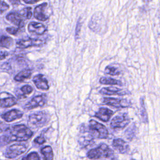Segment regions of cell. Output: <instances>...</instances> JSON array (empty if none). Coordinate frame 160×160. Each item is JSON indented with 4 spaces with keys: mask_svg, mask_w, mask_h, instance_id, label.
Masks as SVG:
<instances>
[{
    "mask_svg": "<svg viewBox=\"0 0 160 160\" xmlns=\"http://www.w3.org/2000/svg\"><path fill=\"white\" fill-rule=\"evenodd\" d=\"M32 134V131L24 124L8 127L3 135L0 137V145H6L14 141H26L29 139Z\"/></svg>",
    "mask_w": 160,
    "mask_h": 160,
    "instance_id": "obj_1",
    "label": "cell"
},
{
    "mask_svg": "<svg viewBox=\"0 0 160 160\" xmlns=\"http://www.w3.org/2000/svg\"><path fill=\"white\" fill-rule=\"evenodd\" d=\"M49 119V114L44 111H38L30 114L28 124L32 128H39L46 124Z\"/></svg>",
    "mask_w": 160,
    "mask_h": 160,
    "instance_id": "obj_2",
    "label": "cell"
},
{
    "mask_svg": "<svg viewBox=\"0 0 160 160\" xmlns=\"http://www.w3.org/2000/svg\"><path fill=\"white\" fill-rule=\"evenodd\" d=\"M114 154V151L104 143L100 144L99 146L88 151L87 157L89 159H99L102 158H109Z\"/></svg>",
    "mask_w": 160,
    "mask_h": 160,
    "instance_id": "obj_3",
    "label": "cell"
},
{
    "mask_svg": "<svg viewBox=\"0 0 160 160\" xmlns=\"http://www.w3.org/2000/svg\"><path fill=\"white\" fill-rule=\"evenodd\" d=\"M29 147L28 142H18L8 146L4 153V156L8 159L15 158L24 153Z\"/></svg>",
    "mask_w": 160,
    "mask_h": 160,
    "instance_id": "obj_4",
    "label": "cell"
},
{
    "mask_svg": "<svg viewBox=\"0 0 160 160\" xmlns=\"http://www.w3.org/2000/svg\"><path fill=\"white\" fill-rule=\"evenodd\" d=\"M88 128L94 138L106 139L108 137L109 132L105 126L93 119L89 121Z\"/></svg>",
    "mask_w": 160,
    "mask_h": 160,
    "instance_id": "obj_5",
    "label": "cell"
},
{
    "mask_svg": "<svg viewBox=\"0 0 160 160\" xmlns=\"http://www.w3.org/2000/svg\"><path fill=\"white\" fill-rule=\"evenodd\" d=\"M46 43V39L44 38H27L19 39L16 41V46L17 48L25 49L30 47L41 46Z\"/></svg>",
    "mask_w": 160,
    "mask_h": 160,
    "instance_id": "obj_6",
    "label": "cell"
},
{
    "mask_svg": "<svg viewBox=\"0 0 160 160\" xmlns=\"http://www.w3.org/2000/svg\"><path fill=\"white\" fill-rule=\"evenodd\" d=\"M130 122V119L126 113L121 114L112 118L110 126L112 129H122Z\"/></svg>",
    "mask_w": 160,
    "mask_h": 160,
    "instance_id": "obj_7",
    "label": "cell"
},
{
    "mask_svg": "<svg viewBox=\"0 0 160 160\" xmlns=\"http://www.w3.org/2000/svg\"><path fill=\"white\" fill-rule=\"evenodd\" d=\"M94 138L89 128H86L84 124H82L79 134V142L81 146L82 147L87 146L93 141Z\"/></svg>",
    "mask_w": 160,
    "mask_h": 160,
    "instance_id": "obj_8",
    "label": "cell"
},
{
    "mask_svg": "<svg viewBox=\"0 0 160 160\" xmlns=\"http://www.w3.org/2000/svg\"><path fill=\"white\" fill-rule=\"evenodd\" d=\"M46 102V95L45 94H42L40 95L36 96L33 97L29 101H28L24 108L28 110L32 109L38 107L43 106Z\"/></svg>",
    "mask_w": 160,
    "mask_h": 160,
    "instance_id": "obj_9",
    "label": "cell"
},
{
    "mask_svg": "<svg viewBox=\"0 0 160 160\" xmlns=\"http://www.w3.org/2000/svg\"><path fill=\"white\" fill-rule=\"evenodd\" d=\"M103 102L109 106L116 108H128L131 106L130 102L125 99H118L114 98H104Z\"/></svg>",
    "mask_w": 160,
    "mask_h": 160,
    "instance_id": "obj_10",
    "label": "cell"
},
{
    "mask_svg": "<svg viewBox=\"0 0 160 160\" xmlns=\"http://www.w3.org/2000/svg\"><path fill=\"white\" fill-rule=\"evenodd\" d=\"M48 3L43 2L37 6L34 10V17L39 21H45L49 18V14L47 13Z\"/></svg>",
    "mask_w": 160,
    "mask_h": 160,
    "instance_id": "obj_11",
    "label": "cell"
},
{
    "mask_svg": "<svg viewBox=\"0 0 160 160\" xmlns=\"http://www.w3.org/2000/svg\"><path fill=\"white\" fill-rule=\"evenodd\" d=\"M103 16L100 12L94 14L89 23V28L94 32H99L103 26Z\"/></svg>",
    "mask_w": 160,
    "mask_h": 160,
    "instance_id": "obj_12",
    "label": "cell"
},
{
    "mask_svg": "<svg viewBox=\"0 0 160 160\" xmlns=\"http://www.w3.org/2000/svg\"><path fill=\"white\" fill-rule=\"evenodd\" d=\"M6 18L8 21L17 26L18 28H21L24 26L25 22L24 18L21 16L20 13L17 11H12L9 12L6 15Z\"/></svg>",
    "mask_w": 160,
    "mask_h": 160,
    "instance_id": "obj_13",
    "label": "cell"
},
{
    "mask_svg": "<svg viewBox=\"0 0 160 160\" xmlns=\"http://www.w3.org/2000/svg\"><path fill=\"white\" fill-rule=\"evenodd\" d=\"M23 112L18 109H12L1 114V118L6 122H11L22 117Z\"/></svg>",
    "mask_w": 160,
    "mask_h": 160,
    "instance_id": "obj_14",
    "label": "cell"
},
{
    "mask_svg": "<svg viewBox=\"0 0 160 160\" xmlns=\"http://www.w3.org/2000/svg\"><path fill=\"white\" fill-rule=\"evenodd\" d=\"M32 81L34 85L36 86L38 89L46 91L48 90L49 88L48 80L46 79L44 75L41 74H38L34 76Z\"/></svg>",
    "mask_w": 160,
    "mask_h": 160,
    "instance_id": "obj_15",
    "label": "cell"
},
{
    "mask_svg": "<svg viewBox=\"0 0 160 160\" xmlns=\"http://www.w3.org/2000/svg\"><path fill=\"white\" fill-rule=\"evenodd\" d=\"M28 29L29 32L37 35H42L47 31V28L44 24L36 22H30L28 26Z\"/></svg>",
    "mask_w": 160,
    "mask_h": 160,
    "instance_id": "obj_16",
    "label": "cell"
},
{
    "mask_svg": "<svg viewBox=\"0 0 160 160\" xmlns=\"http://www.w3.org/2000/svg\"><path fill=\"white\" fill-rule=\"evenodd\" d=\"M112 146L121 154H126L129 151V146L128 142L121 138L114 139L112 141Z\"/></svg>",
    "mask_w": 160,
    "mask_h": 160,
    "instance_id": "obj_17",
    "label": "cell"
},
{
    "mask_svg": "<svg viewBox=\"0 0 160 160\" xmlns=\"http://www.w3.org/2000/svg\"><path fill=\"white\" fill-rule=\"evenodd\" d=\"M4 97H0V108H6L11 107L17 103V99L11 94L4 92Z\"/></svg>",
    "mask_w": 160,
    "mask_h": 160,
    "instance_id": "obj_18",
    "label": "cell"
},
{
    "mask_svg": "<svg viewBox=\"0 0 160 160\" xmlns=\"http://www.w3.org/2000/svg\"><path fill=\"white\" fill-rule=\"evenodd\" d=\"M113 114V111L110 110L109 109H108L106 108H99V111L95 114V117L104 122H108Z\"/></svg>",
    "mask_w": 160,
    "mask_h": 160,
    "instance_id": "obj_19",
    "label": "cell"
},
{
    "mask_svg": "<svg viewBox=\"0 0 160 160\" xmlns=\"http://www.w3.org/2000/svg\"><path fill=\"white\" fill-rule=\"evenodd\" d=\"M99 92L101 94H106V95H119V96L125 95L128 93L127 91L118 88H115V87L103 88L99 91Z\"/></svg>",
    "mask_w": 160,
    "mask_h": 160,
    "instance_id": "obj_20",
    "label": "cell"
},
{
    "mask_svg": "<svg viewBox=\"0 0 160 160\" xmlns=\"http://www.w3.org/2000/svg\"><path fill=\"white\" fill-rule=\"evenodd\" d=\"M32 74V71L29 69H24L18 73L14 78V79L18 82H22L25 79L30 78Z\"/></svg>",
    "mask_w": 160,
    "mask_h": 160,
    "instance_id": "obj_21",
    "label": "cell"
},
{
    "mask_svg": "<svg viewBox=\"0 0 160 160\" xmlns=\"http://www.w3.org/2000/svg\"><path fill=\"white\" fill-rule=\"evenodd\" d=\"M14 44L13 39L6 35L0 34V47L10 48Z\"/></svg>",
    "mask_w": 160,
    "mask_h": 160,
    "instance_id": "obj_22",
    "label": "cell"
},
{
    "mask_svg": "<svg viewBox=\"0 0 160 160\" xmlns=\"http://www.w3.org/2000/svg\"><path fill=\"white\" fill-rule=\"evenodd\" d=\"M41 152L42 154L43 160H53V152L51 146H47L41 149Z\"/></svg>",
    "mask_w": 160,
    "mask_h": 160,
    "instance_id": "obj_23",
    "label": "cell"
},
{
    "mask_svg": "<svg viewBox=\"0 0 160 160\" xmlns=\"http://www.w3.org/2000/svg\"><path fill=\"white\" fill-rule=\"evenodd\" d=\"M136 131H137V127L136 126V124L135 123L131 124L125 131L124 134L126 138L128 140L131 141L134 138L136 133Z\"/></svg>",
    "mask_w": 160,
    "mask_h": 160,
    "instance_id": "obj_24",
    "label": "cell"
},
{
    "mask_svg": "<svg viewBox=\"0 0 160 160\" xmlns=\"http://www.w3.org/2000/svg\"><path fill=\"white\" fill-rule=\"evenodd\" d=\"M140 114H141L142 121L144 123H147L148 122V114L146 110L145 104H144V99L143 97H142L140 99Z\"/></svg>",
    "mask_w": 160,
    "mask_h": 160,
    "instance_id": "obj_25",
    "label": "cell"
},
{
    "mask_svg": "<svg viewBox=\"0 0 160 160\" xmlns=\"http://www.w3.org/2000/svg\"><path fill=\"white\" fill-rule=\"evenodd\" d=\"M99 82L102 84H109V85H119L121 86L122 83L120 81L109 78H101L99 79Z\"/></svg>",
    "mask_w": 160,
    "mask_h": 160,
    "instance_id": "obj_26",
    "label": "cell"
},
{
    "mask_svg": "<svg viewBox=\"0 0 160 160\" xmlns=\"http://www.w3.org/2000/svg\"><path fill=\"white\" fill-rule=\"evenodd\" d=\"M105 73L111 75V76H116L120 74V71L118 69V68L114 67L112 65H109L106 66V68L104 69Z\"/></svg>",
    "mask_w": 160,
    "mask_h": 160,
    "instance_id": "obj_27",
    "label": "cell"
},
{
    "mask_svg": "<svg viewBox=\"0 0 160 160\" xmlns=\"http://www.w3.org/2000/svg\"><path fill=\"white\" fill-rule=\"evenodd\" d=\"M21 16L26 19H29L31 18L32 16V8L31 7H27L24 9H22L19 12Z\"/></svg>",
    "mask_w": 160,
    "mask_h": 160,
    "instance_id": "obj_28",
    "label": "cell"
},
{
    "mask_svg": "<svg viewBox=\"0 0 160 160\" xmlns=\"http://www.w3.org/2000/svg\"><path fill=\"white\" fill-rule=\"evenodd\" d=\"M22 160H40V157L36 152H31L26 156L23 157Z\"/></svg>",
    "mask_w": 160,
    "mask_h": 160,
    "instance_id": "obj_29",
    "label": "cell"
},
{
    "mask_svg": "<svg viewBox=\"0 0 160 160\" xmlns=\"http://www.w3.org/2000/svg\"><path fill=\"white\" fill-rule=\"evenodd\" d=\"M32 88L29 85H24L21 88V91L23 96H26V95L30 94L32 92Z\"/></svg>",
    "mask_w": 160,
    "mask_h": 160,
    "instance_id": "obj_30",
    "label": "cell"
},
{
    "mask_svg": "<svg viewBox=\"0 0 160 160\" xmlns=\"http://www.w3.org/2000/svg\"><path fill=\"white\" fill-rule=\"evenodd\" d=\"M20 30V28H16V27H8L6 29V32L9 33L12 35H16Z\"/></svg>",
    "mask_w": 160,
    "mask_h": 160,
    "instance_id": "obj_31",
    "label": "cell"
},
{
    "mask_svg": "<svg viewBox=\"0 0 160 160\" xmlns=\"http://www.w3.org/2000/svg\"><path fill=\"white\" fill-rule=\"evenodd\" d=\"M9 8V6L6 2L3 1H0V14H2L6 12Z\"/></svg>",
    "mask_w": 160,
    "mask_h": 160,
    "instance_id": "obj_32",
    "label": "cell"
},
{
    "mask_svg": "<svg viewBox=\"0 0 160 160\" xmlns=\"http://www.w3.org/2000/svg\"><path fill=\"white\" fill-rule=\"evenodd\" d=\"M34 141L35 143H37L39 144H42L46 142V139L42 136H38L36 138H35Z\"/></svg>",
    "mask_w": 160,
    "mask_h": 160,
    "instance_id": "obj_33",
    "label": "cell"
},
{
    "mask_svg": "<svg viewBox=\"0 0 160 160\" xmlns=\"http://www.w3.org/2000/svg\"><path fill=\"white\" fill-rule=\"evenodd\" d=\"M8 52L6 51H0V61L4 59L8 56Z\"/></svg>",
    "mask_w": 160,
    "mask_h": 160,
    "instance_id": "obj_34",
    "label": "cell"
},
{
    "mask_svg": "<svg viewBox=\"0 0 160 160\" xmlns=\"http://www.w3.org/2000/svg\"><path fill=\"white\" fill-rule=\"evenodd\" d=\"M9 1L14 6H18V5H19L21 4L20 0H9Z\"/></svg>",
    "mask_w": 160,
    "mask_h": 160,
    "instance_id": "obj_35",
    "label": "cell"
},
{
    "mask_svg": "<svg viewBox=\"0 0 160 160\" xmlns=\"http://www.w3.org/2000/svg\"><path fill=\"white\" fill-rule=\"evenodd\" d=\"M23 1L27 4H34L38 1H41V0H23Z\"/></svg>",
    "mask_w": 160,
    "mask_h": 160,
    "instance_id": "obj_36",
    "label": "cell"
},
{
    "mask_svg": "<svg viewBox=\"0 0 160 160\" xmlns=\"http://www.w3.org/2000/svg\"><path fill=\"white\" fill-rule=\"evenodd\" d=\"M111 160H117L116 158H113V159H112Z\"/></svg>",
    "mask_w": 160,
    "mask_h": 160,
    "instance_id": "obj_37",
    "label": "cell"
},
{
    "mask_svg": "<svg viewBox=\"0 0 160 160\" xmlns=\"http://www.w3.org/2000/svg\"><path fill=\"white\" fill-rule=\"evenodd\" d=\"M131 160H135V159H131Z\"/></svg>",
    "mask_w": 160,
    "mask_h": 160,
    "instance_id": "obj_38",
    "label": "cell"
}]
</instances>
